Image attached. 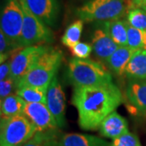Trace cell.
Here are the masks:
<instances>
[{"mask_svg": "<svg viewBox=\"0 0 146 146\" xmlns=\"http://www.w3.org/2000/svg\"><path fill=\"white\" fill-rule=\"evenodd\" d=\"M122 102V93L113 83L74 87L72 104L77 109L79 126L83 130H98L105 118Z\"/></svg>", "mask_w": 146, "mask_h": 146, "instance_id": "1", "label": "cell"}, {"mask_svg": "<svg viewBox=\"0 0 146 146\" xmlns=\"http://www.w3.org/2000/svg\"><path fill=\"white\" fill-rule=\"evenodd\" d=\"M68 78L76 86L105 85L112 82V76L101 62L90 58L70 59L68 68Z\"/></svg>", "mask_w": 146, "mask_h": 146, "instance_id": "2", "label": "cell"}, {"mask_svg": "<svg viewBox=\"0 0 146 146\" xmlns=\"http://www.w3.org/2000/svg\"><path fill=\"white\" fill-rule=\"evenodd\" d=\"M63 54L50 47L37 60L31 70L16 84V89L25 86L48 88L60 67Z\"/></svg>", "mask_w": 146, "mask_h": 146, "instance_id": "3", "label": "cell"}, {"mask_svg": "<svg viewBox=\"0 0 146 146\" xmlns=\"http://www.w3.org/2000/svg\"><path fill=\"white\" fill-rule=\"evenodd\" d=\"M131 8L125 0H90L76 10L80 20L85 22L119 20Z\"/></svg>", "mask_w": 146, "mask_h": 146, "instance_id": "4", "label": "cell"}, {"mask_svg": "<svg viewBox=\"0 0 146 146\" xmlns=\"http://www.w3.org/2000/svg\"><path fill=\"white\" fill-rule=\"evenodd\" d=\"M36 127L24 115L1 117L0 146H23L36 133Z\"/></svg>", "mask_w": 146, "mask_h": 146, "instance_id": "5", "label": "cell"}, {"mask_svg": "<svg viewBox=\"0 0 146 146\" xmlns=\"http://www.w3.org/2000/svg\"><path fill=\"white\" fill-rule=\"evenodd\" d=\"M24 12L20 0H7L1 13V31L15 49L21 48Z\"/></svg>", "mask_w": 146, "mask_h": 146, "instance_id": "6", "label": "cell"}, {"mask_svg": "<svg viewBox=\"0 0 146 146\" xmlns=\"http://www.w3.org/2000/svg\"><path fill=\"white\" fill-rule=\"evenodd\" d=\"M20 2L24 12L21 46H31L40 43L51 42L53 39L52 33L46 25L32 13L23 0H20Z\"/></svg>", "mask_w": 146, "mask_h": 146, "instance_id": "7", "label": "cell"}, {"mask_svg": "<svg viewBox=\"0 0 146 146\" xmlns=\"http://www.w3.org/2000/svg\"><path fill=\"white\" fill-rule=\"evenodd\" d=\"M49 48L50 46L42 45L27 46L13 56L10 62V76L15 80L16 87L18 81L31 70Z\"/></svg>", "mask_w": 146, "mask_h": 146, "instance_id": "8", "label": "cell"}, {"mask_svg": "<svg viewBox=\"0 0 146 146\" xmlns=\"http://www.w3.org/2000/svg\"><path fill=\"white\" fill-rule=\"evenodd\" d=\"M46 105L59 128L66 125L65 119V94L58 78L54 77L47 90Z\"/></svg>", "mask_w": 146, "mask_h": 146, "instance_id": "9", "label": "cell"}, {"mask_svg": "<svg viewBox=\"0 0 146 146\" xmlns=\"http://www.w3.org/2000/svg\"><path fill=\"white\" fill-rule=\"evenodd\" d=\"M23 115L36 127L37 131L58 128L57 123L46 104L26 102Z\"/></svg>", "mask_w": 146, "mask_h": 146, "instance_id": "10", "label": "cell"}, {"mask_svg": "<svg viewBox=\"0 0 146 146\" xmlns=\"http://www.w3.org/2000/svg\"><path fill=\"white\" fill-rule=\"evenodd\" d=\"M32 13L46 25H54L58 16L56 0H23Z\"/></svg>", "mask_w": 146, "mask_h": 146, "instance_id": "11", "label": "cell"}, {"mask_svg": "<svg viewBox=\"0 0 146 146\" xmlns=\"http://www.w3.org/2000/svg\"><path fill=\"white\" fill-rule=\"evenodd\" d=\"M54 146H110V143L92 135L80 133L62 134L58 131Z\"/></svg>", "mask_w": 146, "mask_h": 146, "instance_id": "12", "label": "cell"}, {"mask_svg": "<svg viewBox=\"0 0 146 146\" xmlns=\"http://www.w3.org/2000/svg\"><path fill=\"white\" fill-rule=\"evenodd\" d=\"M92 46L95 56L101 62L106 63L110 55L118 49V46L103 28L94 31L92 37Z\"/></svg>", "mask_w": 146, "mask_h": 146, "instance_id": "13", "label": "cell"}, {"mask_svg": "<svg viewBox=\"0 0 146 146\" xmlns=\"http://www.w3.org/2000/svg\"><path fill=\"white\" fill-rule=\"evenodd\" d=\"M128 131L127 121L115 110L105 118L99 127L100 134L111 140H115Z\"/></svg>", "mask_w": 146, "mask_h": 146, "instance_id": "14", "label": "cell"}, {"mask_svg": "<svg viewBox=\"0 0 146 146\" xmlns=\"http://www.w3.org/2000/svg\"><path fill=\"white\" fill-rule=\"evenodd\" d=\"M126 96L139 114L146 115V80H130L126 88Z\"/></svg>", "mask_w": 146, "mask_h": 146, "instance_id": "15", "label": "cell"}, {"mask_svg": "<svg viewBox=\"0 0 146 146\" xmlns=\"http://www.w3.org/2000/svg\"><path fill=\"white\" fill-rule=\"evenodd\" d=\"M127 46H120L108 58L106 64L110 71L118 75L123 76L125 74V70L131 58L136 52Z\"/></svg>", "mask_w": 146, "mask_h": 146, "instance_id": "16", "label": "cell"}, {"mask_svg": "<svg viewBox=\"0 0 146 146\" xmlns=\"http://www.w3.org/2000/svg\"><path fill=\"white\" fill-rule=\"evenodd\" d=\"M125 75L130 80H146V50L141 49L134 53L126 68Z\"/></svg>", "mask_w": 146, "mask_h": 146, "instance_id": "17", "label": "cell"}, {"mask_svg": "<svg viewBox=\"0 0 146 146\" xmlns=\"http://www.w3.org/2000/svg\"><path fill=\"white\" fill-rule=\"evenodd\" d=\"M102 28L118 46L127 45V21L120 20L106 21L102 25Z\"/></svg>", "mask_w": 146, "mask_h": 146, "instance_id": "18", "label": "cell"}, {"mask_svg": "<svg viewBox=\"0 0 146 146\" xmlns=\"http://www.w3.org/2000/svg\"><path fill=\"white\" fill-rule=\"evenodd\" d=\"M26 102L17 94H11L1 100V117L23 115Z\"/></svg>", "mask_w": 146, "mask_h": 146, "instance_id": "19", "label": "cell"}, {"mask_svg": "<svg viewBox=\"0 0 146 146\" xmlns=\"http://www.w3.org/2000/svg\"><path fill=\"white\" fill-rule=\"evenodd\" d=\"M47 90L46 87L25 86L16 89V94L27 103L46 104Z\"/></svg>", "mask_w": 146, "mask_h": 146, "instance_id": "20", "label": "cell"}, {"mask_svg": "<svg viewBox=\"0 0 146 146\" xmlns=\"http://www.w3.org/2000/svg\"><path fill=\"white\" fill-rule=\"evenodd\" d=\"M83 26L84 21L82 20H78L74 21L67 28L61 40L65 46L71 49L80 42V38L83 31Z\"/></svg>", "mask_w": 146, "mask_h": 146, "instance_id": "21", "label": "cell"}, {"mask_svg": "<svg viewBox=\"0 0 146 146\" xmlns=\"http://www.w3.org/2000/svg\"><path fill=\"white\" fill-rule=\"evenodd\" d=\"M127 22L132 27L146 32V10L133 7L127 12Z\"/></svg>", "mask_w": 146, "mask_h": 146, "instance_id": "22", "label": "cell"}, {"mask_svg": "<svg viewBox=\"0 0 146 146\" xmlns=\"http://www.w3.org/2000/svg\"><path fill=\"white\" fill-rule=\"evenodd\" d=\"M127 46L133 50L144 49V40H145V32L141 31L138 29L132 27L127 21Z\"/></svg>", "mask_w": 146, "mask_h": 146, "instance_id": "23", "label": "cell"}, {"mask_svg": "<svg viewBox=\"0 0 146 146\" xmlns=\"http://www.w3.org/2000/svg\"><path fill=\"white\" fill-rule=\"evenodd\" d=\"M110 146H142L140 140L136 134L130 131L123 136L112 140Z\"/></svg>", "mask_w": 146, "mask_h": 146, "instance_id": "24", "label": "cell"}, {"mask_svg": "<svg viewBox=\"0 0 146 146\" xmlns=\"http://www.w3.org/2000/svg\"><path fill=\"white\" fill-rule=\"evenodd\" d=\"M93 50V46L85 42H79L75 46L71 48V52L76 58H89Z\"/></svg>", "mask_w": 146, "mask_h": 146, "instance_id": "25", "label": "cell"}, {"mask_svg": "<svg viewBox=\"0 0 146 146\" xmlns=\"http://www.w3.org/2000/svg\"><path fill=\"white\" fill-rule=\"evenodd\" d=\"M14 88L16 89V82L11 76L7 77L3 80H1V82H0V97H1V100L11 95Z\"/></svg>", "mask_w": 146, "mask_h": 146, "instance_id": "26", "label": "cell"}, {"mask_svg": "<svg viewBox=\"0 0 146 146\" xmlns=\"http://www.w3.org/2000/svg\"><path fill=\"white\" fill-rule=\"evenodd\" d=\"M11 73V65L8 62H4L1 63L0 66V80H3L7 77L10 76Z\"/></svg>", "mask_w": 146, "mask_h": 146, "instance_id": "27", "label": "cell"}, {"mask_svg": "<svg viewBox=\"0 0 146 146\" xmlns=\"http://www.w3.org/2000/svg\"><path fill=\"white\" fill-rule=\"evenodd\" d=\"M23 146H46V145H45L42 142H41V141H39V140H37L35 136H33L30 141H28L26 144Z\"/></svg>", "mask_w": 146, "mask_h": 146, "instance_id": "28", "label": "cell"}, {"mask_svg": "<svg viewBox=\"0 0 146 146\" xmlns=\"http://www.w3.org/2000/svg\"><path fill=\"white\" fill-rule=\"evenodd\" d=\"M133 7H141L146 10V0H133Z\"/></svg>", "mask_w": 146, "mask_h": 146, "instance_id": "29", "label": "cell"}, {"mask_svg": "<svg viewBox=\"0 0 146 146\" xmlns=\"http://www.w3.org/2000/svg\"><path fill=\"white\" fill-rule=\"evenodd\" d=\"M144 49L146 50V32L145 33V40H144Z\"/></svg>", "mask_w": 146, "mask_h": 146, "instance_id": "30", "label": "cell"}]
</instances>
